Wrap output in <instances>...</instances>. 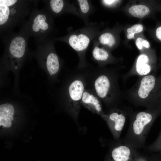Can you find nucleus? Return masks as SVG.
Segmentation results:
<instances>
[{
  "instance_id": "f257e3e1",
  "label": "nucleus",
  "mask_w": 161,
  "mask_h": 161,
  "mask_svg": "<svg viewBox=\"0 0 161 161\" xmlns=\"http://www.w3.org/2000/svg\"><path fill=\"white\" fill-rule=\"evenodd\" d=\"M85 71L86 87L92 90L109 110L118 107L124 97L118 84L119 70L90 65Z\"/></svg>"
},
{
  "instance_id": "f03ea898",
  "label": "nucleus",
  "mask_w": 161,
  "mask_h": 161,
  "mask_svg": "<svg viewBox=\"0 0 161 161\" xmlns=\"http://www.w3.org/2000/svg\"><path fill=\"white\" fill-rule=\"evenodd\" d=\"M161 79L151 73L139 77L135 84L124 93L125 97L136 106L146 109L160 106L159 97L161 91Z\"/></svg>"
},
{
  "instance_id": "7ed1b4c3",
  "label": "nucleus",
  "mask_w": 161,
  "mask_h": 161,
  "mask_svg": "<svg viewBox=\"0 0 161 161\" xmlns=\"http://www.w3.org/2000/svg\"><path fill=\"white\" fill-rule=\"evenodd\" d=\"M161 113V106L133 113L129 112L130 123L125 137L120 141L135 148H145V141L154 121Z\"/></svg>"
},
{
  "instance_id": "20e7f679",
  "label": "nucleus",
  "mask_w": 161,
  "mask_h": 161,
  "mask_svg": "<svg viewBox=\"0 0 161 161\" xmlns=\"http://www.w3.org/2000/svg\"><path fill=\"white\" fill-rule=\"evenodd\" d=\"M38 1L30 0H0V34L10 32L22 25L26 17L37 6Z\"/></svg>"
},
{
  "instance_id": "39448f33",
  "label": "nucleus",
  "mask_w": 161,
  "mask_h": 161,
  "mask_svg": "<svg viewBox=\"0 0 161 161\" xmlns=\"http://www.w3.org/2000/svg\"><path fill=\"white\" fill-rule=\"evenodd\" d=\"M53 18L44 8L39 10L35 7L28 20L21 25V30L29 37H33L35 42L53 38L56 30Z\"/></svg>"
},
{
  "instance_id": "423d86ee",
  "label": "nucleus",
  "mask_w": 161,
  "mask_h": 161,
  "mask_svg": "<svg viewBox=\"0 0 161 161\" xmlns=\"http://www.w3.org/2000/svg\"><path fill=\"white\" fill-rule=\"evenodd\" d=\"M100 32L99 27L97 24H88L85 27L69 32L64 36L54 38V40L55 41H59L65 42L74 49L79 58L77 68L85 69L90 65L86 58L87 48L91 41Z\"/></svg>"
},
{
  "instance_id": "0eeeda50",
  "label": "nucleus",
  "mask_w": 161,
  "mask_h": 161,
  "mask_svg": "<svg viewBox=\"0 0 161 161\" xmlns=\"http://www.w3.org/2000/svg\"><path fill=\"white\" fill-rule=\"evenodd\" d=\"M0 35L4 45V62L10 67L17 69L29 52V37L21 29L17 33L11 31Z\"/></svg>"
},
{
  "instance_id": "6e6552de",
  "label": "nucleus",
  "mask_w": 161,
  "mask_h": 161,
  "mask_svg": "<svg viewBox=\"0 0 161 161\" xmlns=\"http://www.w3.org/2000/svg\"><path fill=\"white\" fill-rule=\"evenodd\" d=\"M86 86L85 69L77 68L70 76L65 86L63 97L68 112L76 120L78 117L82 97Z\"/></svg>"
},
{
  "instance_id": "1a4fd4ad",
  "label": "nucleus",
  "mask_w": 161,
  "mask_h": 161,
  "mask_svg": "<svg viewBox=\"0 0 161 161\" xmlns=\"http://www.w3.org/2000/svg\"><path fill=\"white\" fill-rule=\"evenodd\" d=\"M53 38L35 42L37 48L35 52L42 58L47 70L51 76L59 72L62 65L61 60L55 48Z\"/></svg>"
},
{
  "instance_id": "9d476101",
  "label": "nucleus",
  "mask_w": 161,
  "mask_h": 161,
  "mask_svg": "<svg viewBox=\"0 0 161 161\" xmlns=\"http://www.w3.org/2000/svg\"><path fill=\"white\" fill-rule=\"evenodd\" d=\"M156 59L152 51H145L137 57L134 65L129 71L122 75L124 80L133 76H144L151 73L154 69Z\"/></svg>"
},
{
  "instance_id": "9b49d317",
  "label": "nucleus",
  "mask_w": 161,
  "mask_h": 161,
  "mask_svg": "<svg viewBox=\"0 0 161 161\" xmlns=\"http://www.w3.org/2000/svg\"><path fill=\"white\" fill-rule=\"evenodd\" d=\"M129 113L124 109L116 107L110 109L103 118L116 140H118L120 137Z\"/></svg>"
},
{
  "instance_id": "f8f14e48",
  "label": "nucleus",
  "mask_w": 161,
  "mask_h": 161,
  "mask_svg": "<svg viewBox=\"0 0 161 161\" xmlns=\"http://www.w3.org/2000/svg\"><path fill=\"white\" fill-rule=\"evenodd\" d=\"M92 51V59L100 67H103L108 64H114L119 62V59L113 56L111 52L100 45L94 39L93 40Z\"/></svg>"
},
{
  "instance_id": "ddd939ff",
  "label": "nucleus",
  "mask_w": 161,
  "mask_h": 161,
  "mask_svg": "<svg viewBox=\"0 0 161 161\" xmlns=\"http://www.w3.org/2000/svg\"><path fill=\"white\" fill-rule=\"evenodd\" d=\"M138 154L135 148L120 140L112 147L110 153L111 159L114 161H134Z\"/></svg>"
},
{
  "instance_id": "4468645a",
  "label": "nucleus",
  "mask_w": 161,
  "mask_h": 161,
  "mask_svg": "<svg viewBox=\"0 0 161 161\" xmlns=\"http://www.w3.org/2000/svg\"><path fill=\"white\" fill-rule=\"evenodd\" d=\"M101 102L99 97L92 90L86 88L82 97L81 105L93 112L100 115L103 118L105 113L103 110Z\"/></svg>"
},
{
  "instance_id": "2eb2a0df",
  "label": "nucleus",
  "mask_w": 161,
  "mask_h": 161,
  "mask_svg": "<svg viewBox=\"0 0 161 161\" xmlns=\"http://www.w3.org/2000/svg\"><path fill=\"white\" fill-rule=\"evenodd\" d=\"M44 8L53 18L64 13H70L71 4L68 1L64 0H43Z\"/></svg>"
},
{
  "instance_id": "dca6fc26",
  "label": "nucleus",
  "mask_w": 161,
  "mask_h": 161,
  "mask_svg": "<svg viewBox=\"0 0 161 161\" xmlns=\"http://www.w3.org/2000/svg\"><path fill=\"white\" fill-rule=\"evenodd\" d=\"M94 39L110 52L116 47L117 43L116 35L109 30L100 32Z\"/></svg>"
},
{
  "instance_id": "f3484780",
  "label": "nucleus",
  "mask_w": 161,
  "mask_h": 161,
  "mask_svg": "<svg viewBox=\"0 0 161 161\" xmlns=\"http://www.w3.org/2000/svg\"><path fill=\"white\" fill-rule=\"evenodd\" d=\"M76 4H71L70 13L78 16L87 22L88 16L92 12V6L87 0H77Z\"/></svg>"
},
{
  "instance_id": "a211bd4d",
  "label": "nucleus",
  "mask_w": 161,
  "mask_h": 161,
  "mask_svg": "<svg viewBox=\"0 0 161 161\" xmlns=\"http://www.w3.org/2000/svg\"><path fill=\"white\" fill-rule=\"evenodd\" d=\"M14 109L11 104L6 103L0 106V125L4 127H9L13 119Z\"/></svg>"
},
{
  "instance_id": "6ab92c4d",
  "label": "nucleus",
  "mask_w": 161,
  "mask_h": 161,
  "mask_svg": "<svg viewBox=\"0 0 161 161\" xmlns=\"http://www.w3.org/2000/svg\"><path fill=\"white\" fill-rule=\"evenodd\" d=\"M129 14L137 18H144L148 15L151 12L150 8L144 4H135L131 6L128 9Z\"/></svg>"
},
{
  "instance_id": "aec40b11",
  "label": "nucleus",
  "mask_w": 161,
  "mask_h": 161,
  "mask_svg": "<svg viewBox=\"0 0 161 161\" xmlns=\"http://www.w3.org/2000/svg\"><path fill=\"white\" fill-rule=\"evenodd\" d=\"M143 29V26L141 24H136L128 28L126 31L127 38L129 40L134 38L135 35L141 32Z\"/></svg>"
},
{
  "instance_id": "412c9836",
  "label": "nucleus",
  "mask_w": 161,
  "mask_h": 161,
  "mask_svg": "<svg viewBox=\"0 0 161 161\" xmlns=\"http://www.w3.org/2000/svg\"><path fill=\"white\" fill-rule=\"evenodd\" d=\"M136 46L141 52L145 51L150 47V44L148 41L142 37H137L135 41Z\"/></svg>"
},
{
  "instance_id": "4be33fe9",
  "label": "nucleus",
  "mask_w": 161,
  "mask_h": 161,
  "mask_svg": "<svg viewBox=\"0 0 161 161\" xmlns=\"http://www.w3.org/2000/svg\"><path fill=\"white\" fill-rule=\"evenodd\" d=\"M146 148L148 150H153L156 149L161 148V137L160 139L156 143H155L148 146H146Z\"/></svg>"
},
{
  "instance_id": "5701e85b",
  "label": "nucleus",
  "mask_w": 161,
  "mask_h": 161,
  "mask_svg": "<svg viewBox=\"0 0 161 161\" xmlns=\"http://www.w3.org/2000/svg\"><path fill=\"white\" fill-rule=\"evenodd\" d=\"M120 1L116 0H104L101 1V2L105 6L111 7L116 4Z\"/></svg>"
},
{
  "instance_id": "b1692460",
  "label": "nucleus",
  "mask_w": 161,
  "mask_h": 161,
  "mask_svg": "<svg viewBox=\"0 0 161 161\" xmlns=\"http://www.w3.org/2000/svg\"><path fill=\"white\" fill-rule=\"evenodd\" d=\"M154 34L156 39L161 42V25L157 26L156 28Z\"/></svg>"
},
{
  "instance_id": "393cba45",
  "label": "nucleus",
  "mask_w": 161,
  "mask_h": 161,
  "mask_svg": "<svg viewBox=\"0 0 161 161\" xmlns=\"http://www.w3.org/2000/svg\"><path fill=\"white\" fill-rule=\"evenodd\" d=\"M134 161H148L144 157L141 156L139 154L135 158Z\"/></svg>"
},
{
  "instance_id": "a878e982",
  "label": "nucleus",
  "mask_w": 161,
  "mask_h": 161,
  "mask_svg": "<svg viewBox=\"0 0 161 161\" xmlns=\"http://www.w3.org/2000/svg\"><path fill=\"white\" fill-rule=\"evenodd\" d=\"M158 100L160 104L161 105V91L159 94Z\"/></svg>"
},
{
  "instance_id": "bb28decb",
  "label": "nucleus",
  "mask_w": 161,
  "mask_h": 161,
  "mask_svg": "<svg viewBox=\"0 0 161 161\" xmlns=\"http://www.w3.org/2000/svg\"><path fill=\"white\" fill-rule=\"evenodd\" d=\"M106 161H114L111 159L109 158L107 159Z\"/></svg>"
},
{
  "instance_id": "cd10ccee",
  "label": "nucleus",
  "mask_w": 161,
  "mask_h": 161,
  "mask_svg": "<svg viewBox=\"0 0 161 161\" xmlns=\"http://www.w3.org/2000/svg\"><path fill=\"white\" fill-rule=\"evenodd\" d=\"M160 78L161 79V75H160Z\"/></svg>"
},
{
  "instance_id": "c85d7f7f",
  "label": "nucleus",
  "mask_w": 161,
  "mask_h": 161,
  "mask_svg": "<svg viewBox=\"0 0 161 161\" xmlns=\"http://www.w3.org/2000/svg\"><path fill=\"white\" fill-rule=\"evenodd\" d=\"M156 161V160H152V161Z\"/></svg>"
}]
</instances>
